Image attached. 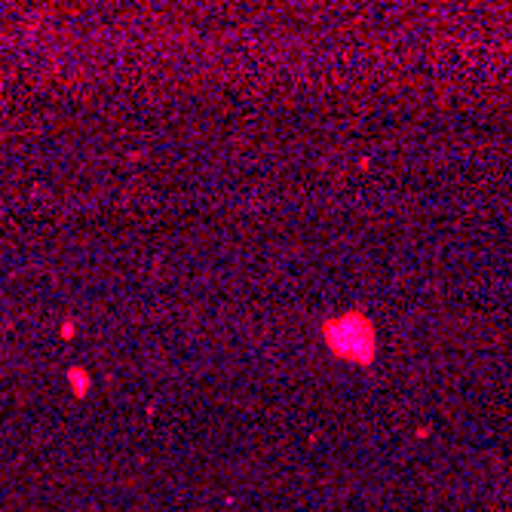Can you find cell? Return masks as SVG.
<instances>
[{
  "label": "cell",
  "instance_id": "1",
  "mask_svg": "<svg viewBox=\"0 0 512 512\" xmlns=\"http://www.w3.org/2000/svg\"><path fill=\"white\" fill-rule=\"evenodd\" d=\"M325 341H329V347L344 359L368 362L375 356V329H371L368 319H362L356 313L325 325Z\"/></svg>",
  "mask_w": 512,
  "mask_h": 512
}]
</instances>
